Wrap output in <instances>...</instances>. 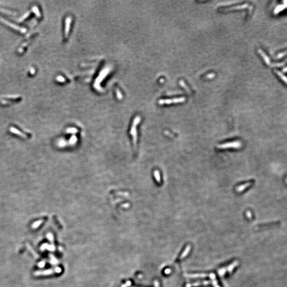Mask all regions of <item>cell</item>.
Here are the masks:
<instances>
[{"mask_svg":"<svg viewBox=\"0 0 287 287\" xmlns=\"http://www.w3.org/2000/svg\"><path fill=\"white\" fill-rule=\"evenodd\" d=\"M154 177L155 178L156 180L158 182L160 183L161 182V178H160V174L159 172H158V171H157V170H155L154 171Z\"/></svg>","mask_w":287,"mask_h":287,"instance_id":"obj_16","label":"cell"},{"mask_svg":"<svg viewBox=\"0 0 287 287\" xmlns=\"http://www.w3.org/2000/svg\"><path fill=\"white\" fill-rule=\"evenodd\" d=\"M130 285H131L130 281H128V282H127L126 283L124 284V285L122 286V287H129Z\"/></svg>","mask_w":287,"mask_h":287,"instance_id":"obj_24","label":"cell"},{"mask_svg":"<svg viewBox=\"0 0 287 287\" xmlns=\"http://www.w3.org/2000/svg\"><path fill=\"white\" fill-rule=\"evenodd\" d=\"M76 141H77V138L76 137H75L74 136H73L71 137V138L70 139V143L72 144H73L76 143Z\"/></svg>","mask_w":287,"mask_h":287,"instance_id":"obj_21","label":"cell"},{"mask_svg":"<svg viewBox=\"0 0 287 287\" xmlns=\"http://www.w3.org/2000/svg\"><path fill=\"white\" fill-rule=\"evenodd\" d=\"M186 101V98L185 97H177L173 99H162L158 101V104L160 105L164 104H171L173 103H182Z\"/></svg>","mask_w":287,"mask_h":287,"instance_id":"obj_2","label":"cell"},{"mask_svg":"<svg viewBox=\"0 0 287 287\" xmlns=\"http://www.w3.org/2000/svg\"><path fill=\"white\" fill-rule=\"evenodd\" d=\"M179 83H180V85H181V86L185 89V90L187 91L188 92V93H191V91L190 90V89H189V88L188 87L187 85H186V84L185 83V82H184L183 80H182V79L180 80V82H179Z\"/></svg>","mask_w":287,"mask_h":287,"instance_id":"obj_14","label":"cell"},{"mask_svg":"<svg viewBox=\"0 0 287 287\" xmlns=\"http://www.w3.org/2000/svg\"><path fill=\"white\" fill-rule=\"evenodd\" d=\"M61 271H62V270H61V268H60V267H57V268H55L54 269L48 270H46V271L38 273V274L43 275H50V274H54V273H59L61 272Z\"/></svg>","mask_w":287,"mask_h":287,"instance_id":"obj_5","label":"cell"},{"mask_svg":"<svg viewBox=\"0 0 287 287\" xmlns=\"http://www.w3.org/2000/svg\"><path fill=\"white\" fill-rule=\"evenodd\" d=\"M116 95H117V97H118V99H121L122 98V94L121 93V92L120 91V90H116Z\"/></svg>","mask_w":287,"mask_h":287,"instance_id":"obj_22","label":"cell"},{"mask_svg":"<svg viewBox=\"0 0 287 287\" xmlns=\"http://www.w3.org/2000/svg\"><path fill=\"white\" fill-rule=\"evenodd\" d=\"M57 80L58 81V82H65V79L63 77H62V76H58L57 78Z\"/></svg>","mask_w":287,"mask_h":287,"instance_id":"obj_20","label":"cell"},{"mask_svg":"<svg viewBox=\"0 0 287 287\" xmlns=\"http://www.w3.org/2000/svg\"><path fill=\"white\" fill-rule=\"evenodd\" d=\"M141 118L139 116L136 117L133 122V124L131 129L130 133L133 136V143L135 145H136V143H137V132H136V126L138 124V123L140 122Z\"/></svg>","mask_w":287,"mask_h":287,"instance_id":"obj_4","label":"cell"},{"mask_svg":"<svg viewBox=\"0 0 287 287\" xmlns=\"http://www.w3.org/2000/svg\"><path fill=\"white\" fill-rule=\"evenodd\" d=\"M154 285H155V287H159V283H158V282L157 280H155V282H154Z\"/></svg>","mask_w":287,"mask_h":287,"instance_id":"obj_25","label":"cell"},{"mask_svg":"<svg viewBox=\"0 0 287 287\" xmlns=\"http://www.w3.org/2000/svg\"><path fill=\"white\" fill-rule=\"evenodd\" d=\"M250 185H251V183L248 182V183L244 184V185H242L240 186H238L236 188V191H237V192H238V193H240V192L244 190L245 189H246L247 187H248L249 186H250Z\"/></svg>","mask_w":287,"mask_h":287,"instance_id":"obj_9","label":"cell"},{"mask_svg":"<svg viewBox=\"0 0 287 287\" xmlns=\"http://www.w3.org/2000/svg\"><path fill=\"white\" fill-rule=\"evenodd\" d=\"M171 272V270L170 269H166L165 271V273L166 274H169Z\"/></svg>","mask_w":287,"mask_h":287,"instance_id":"obj_26","label":"cell"},{"mask_svg":"<svg viewBox=\"0 0 287 287\" xmlns=\"http://www.w3.org/2000/svg\"><path fill=\"white\" fill-rule=\"evenodd\" d=\"M71 18L70 16H68L66 19L65 22V38H68L69 36V33L70 28V25L71 23Z\"/></svg>","mask_w":287,"mask_h":287,"instance_id":"obj_6","label":"cell"},{"mask_svg":"<svg viewBox=\"0 0 287 287\" xmlns=\"http://www.w3.org/2000/svg\"><path fill=\"white\" fill-rule=\"evenodd\" d=\"M241 146V143L240 141H234L227 143L223 144H220L218 146L219 149H224L229 148H239Z\"/></svg>","mask_w":287,"mask_h":287,"instance_id":"obj_3","label":"cell"},{"mask_svg":"<svg viewBox=\"0 0 287 287\" xmlns=\"http://www.w3.org/2000/svg\"><path fill=\"white\" fill-rule=\"evenodd\" d=\"M190 246H187L186 249L184 250V252L182 253V254L181 255L180 258V259H182L184 258L185 257H186L187 255L188 254V253L190 252Z\"/></svg>","mask_w":287,"mask_h":287,"instance_id":"obj_13","label":"cell"},{"mask_svg":"<svg viewBox=\"0 0 287 287\" xmlns=\"http://www.w3.org/2000/svg\"><path fill=\"white\" fill-rule=\"evenodd\" d=\"M109 71L110 70L108 69H105L103 70L101 72V73L99 74L98 77H97V78L96 79L94 85V87L97 89V90H98L99 91L102 90L101 88L100 87V83H101L102 81L105 78V76H107V74H108V72H109Z\"/></svg>","mask_w":287,"mask_h":287,"instance_id":"obj_1","label":"cell"},{"mask_svg":"<svg viewBox=\"0 0 287 287\" xmlns=\"http://www.w3.org/2000/svg\"><path fill=\"white\" fill-rule=\"evenodd\" d=\"M42 222H43V221H42V220H41V221H37V222H35V223L34 224V227H35V228H36V227H38V226H39V225H40V224H41V223H42Z\"/></svg>","mask_w":287,"mask_h":287,"instance_id":"obj_23","label":"cell"},{"mask_svg":"<svg viewBox=\"0 0 287 287\" xmlns=\"http://www.w3.org/2000/svg\"><path fill=\"white\" fill-rule=\"evenodd\" d=\"M10 131H11V132H12L14 134H16V135H17L19 136H20V137H23L24 138H27V136L25 135L24 133H23V132H21V131H20L19 130L16 129L14 127H11L10 128Z\"/></svg>","mask_w":287,"mask_h":287,"instance_id":"obj_7","label":"cell"},{"mask_svg":"<svg viewBox=\"0 0 287 287\" xmlns=\"http://www.w3.org/2000/svg\"><path fill=\"white\" fill-rule=\"evenodd\" d=\"M77 131V130L76 129H75L74 128H69V129L66 130V132H69V133H75Z\"/></svg>","mask_w":287,"mask_h":287,"instance_id":"obj_19","label":"cell"},{"mask_svg":"<svg viewBox=\"0 0 287 287\" xmlns=\"http://www.w3.org/2000/svg\"><path fill=\"white\" fill-rule=\"evenodd\" d=\"M210 283V282H208V281H204V282H197V283H194L193 284H191V285H190V284H188L186 286V287H197V286H199L200 285H207L208 284Z\"/></svg>","mask_w":287,"mask_h":287,"instance_id":"obj_11","label":"cell"},{"mask_svg":"<svg viewBox=\"0 0 287 287\" xmlns=\"http://www.w3.org/2000/svg\"><path fill=\"white\" fill-rule=\"evenodd\" d=\"M238 264H239V262L238 261L234 262L231 264L230 265H229L228 267H227V271H228V272H229L230 273L232 271V270L234 269V268H235L236 266L238 265Z\"/></svg>","mask_w":287,"mask_h":287,"instance_id":"obj_12","label":"cell"},{"mask_svg":"<svg viewBox=\"0 0 287 287\" xmlns=\"http://www.w3.org/2000/svg\"><path fill=\"white\" fill-rule=\"evenodd\" d=\"M210 278L212 280V282H213V285L214 286V287H220L218 285V283H217V281L215 279V276L214 274H211L210 275Z\"/></svg>","mask_w":287,"mask_h":287,"instance_id":"obj_15","label":"cell"},{"mask_svg":"<svg viewBox=\"0 0 287 287\" xmlns=\"http://www.w3.org/2000/svg\"><path fill=\"white\" fill-rule=\"evenodd\" d=\"M215 74L214 73H210L209 74H207L206 76H205V78L207 79H212L214 77H215Z\"/></svg>","mask_w":287,"mask_h":287,"instance_id":"obj_17","label":"cell"},{"mask_svg":"<svg viewBox=\"0 0 287 287\" xmlns=\"http://www.w3.org/2000/svg\"><path fill=\"white\" fill-rule=\"evenodd\" d=\"M247 7H248L247 4H244L240 5H236V6L232 7L229 8H225V9H224V11H230V10H233L243 9H244V8H246Z\"/></svg>","mask_w":287,"mask_h":287,"instance_id":"obj_8","label":"cell"},{"mask_svg":"<svg viewBox=\"0 0 287 287\" xmlns=\"http://www.w3.org/2000/svg\"><path fill=\"white\" fill-rule=\"evenodd\" d=\"M227 271V268H225V267H224V268L221 269H220L219 270V275L220 276H222V275H223L225 274V273Z\"/></svg>","mask_w":287,"mask_h":287,"instance_id":"obj_18","label":"cell"},{"mask_svg":"<svg viewBox=\"0 0 287 287\" xmlns=\"http://www.w3.org/2000/svg\"><path fill=\"white\" fill-rule=\"evenodd\" d=\"M186 277L189 278H205L207 275L206 274H186Z\"/></svg>","mask_w":287,"mask_h":287,"instance_id":"obj_10","label":"cell"}]
</instances>
